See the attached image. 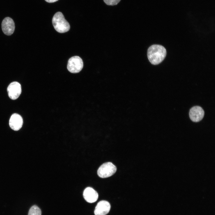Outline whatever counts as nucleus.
I'll use <instances>...</instances> for the list:
<instances>
[{"label":"nucleus","mask_w":215,"mask_h":215,"mask_svg":"<svg viewBox=\"0 0 215 215\" xmlns=\"http://www.w3.org/2000/svg\"><path fill=\"white\" fill-rule=\"evenodd\" d=\"M166 51L163 46L154 44L148 48L147 52L148 59L150 63L154 65L158 64L165 59Z\"/></svg>","instance_id":"f257e3e1"},{"label":"nucleus","mask_w":215,"mask_h":215,"mask_svg":"<svg viewBox=\"0 0 215 215\" xmlns=\"http://www.w3.org/2000/svg\"><path fill=\"white\" fill-rule=\"evenodd\" d=\"M52 23L55 30L59 33L68 31L70 28L69 23L65 19L63 14L60 12L56 13L52 19Z\"/></svg>","instance_id":"f03ea898"},{"label":"nucleus","mask_w":215,"mask_h":215,"mask_svg":"<svg viewBox=\"0 0 215 215\" xmlns=\"http://www.w3.org/2000/svg\"><path fill=\"white\" fill-rule=\"evenodd\" d=\"M116 171V166L111 162L102 164L97 170L98 176L101 178H106L113 175Z\"/></svg>","instance_id":"7ed1b4c3"},{"label":"nucleus","mask_w":215,"mask_h":215,"mask_svg":"<svg viewBox=\"0 0 215 215\" xmlns=\"http://www.w3.org/2000/svg\"><path fill=\"white\" fill-rule=\"evenodd\" d=\"M83 66V62L81 58L79 56H75L69 59L67 69L71 73H76L81 70Z\"/></svg>","instance_id":"20e7f679"},{"label":"nucleus","mask_w":215,"mask_h":215,"mask_svg":"<svg viewBox=\"0 0 215 215\" xmlns=\"http://www.w3.org/2000/svg\"><path fill=\"white\" fill-rule=\"evenodd\" d=\"M7 91L10 98L13 100H15L19 97L21 94V85L17 82H13L8 86Z\"/></svg>","instance_id":"39448f33"},{"label":"nucleus","mask_w":215,"mask_h":215,"mask_svg":"<svg viewBox=\"0 0 215 215\" xmlns=\"http://www.w3.org/2000/svg\"><path fill=\"white\" fill-rule=\"evenodd\" d=\"M204 111L201 107L194 106L190 110L189 115L190 119L193 122H199L201 120L204 115Z\"/></svg>","instance_id":"423d86ee"},{"label":"nucleus","mask_w":215,"mask_h":215,"mask_svg":"<svg viewBox=\"0 0 215 215\" xmlns=\"http://www.w3.org/2000/svg\"><path fill=\"white\" fill-rule=\"evenodd\" d=\"M2 31L5 34L10 36L13 33L15 28V24L13 20L9 17L5 18L1 23Z\"/></svg>","instance_id":"0eeeda50"},{"label":"nucleus","mask_w":215,"mask_h":215,"mask_svg":"<svg viewBox=\"0 0 215 215\" xmlns=\"http://www.w3.org/2000/svg\"><path fill=\"white\" fill-rule=\"evenodd\" d=\"M110 205L107 201L102 200L96 205L94 211L95 215H106L110 211Z\"/></svg>","instance_id":"6e6552de"},{"label":"nucleus","mask_w":215,"mask_h":215,"mask_svg":"<svg viewBox=\"0 0 215 215\" xmlns=\"http://www.w3.org/2000/svg\"><path fill=\"white\" fill-rule=\"evenodd\" d=\"M23 124V119L20 115L15 113L11 115L9 124L12 129L15 131L18 130L22 128Z\"/></svg>","instance_id":"1a4fd4ad"},{"label":"nucleus","mask_w":215,"mask_h":215,"mask_svg":"<svg viewBox=\"0 0 215 215\" xmlns=\"http://www.w3.org/2000/svg\"><path fill=\"white\" fill-rule=\"evenodd\" d=\"M83 196L85 200L90 203L95 202L98 198V194L97 192L93 188L90 187H87L84 190Z\"/></svg>","instance_id":"9d476101"},{"label":"nucleus","mask_w":215,"mask_h":215,"mask_svg":"<svg viewBox=\"0 0 215 215\" xmlns=\"http://www.w3.org/2000/svg\"><path fill=\"white\" fill-rule=\"evenodd\" d=\"M41 211L37 206H33L30 209L28 215H41Z\"/></svg>","instance_id":"9b49d317"},{"label":"nucleus","mask_w":215,"mask_h":215,"mask_svg":"<svg viewBox=\"0 0 215 215\" xmlns=\"http://www.w3.org/2000/svg\"><path fill=\"white\" fill-rule=\"evenodd\" d=\"M105 3L108 5H116L121 0H103Z\"/></svg>","instance_id":"f8f14e48"},{"label":"nucleus","mask_w":215,"mask_h":215,"mask_svg":"<svg viewBox=\"0 0 215 215\" xmlns=\"http://www.w3.org/2000/svg\"><path fill=\"white\" fill-rule=\"evenodd\" d=\"M46 2L48 3H53L56 2L58 0H45Z\"/></svg>","instance_id":"ddd939ff"}]
</instances>
